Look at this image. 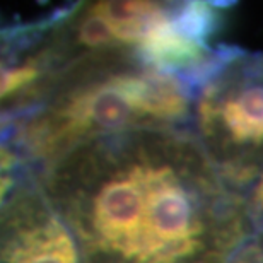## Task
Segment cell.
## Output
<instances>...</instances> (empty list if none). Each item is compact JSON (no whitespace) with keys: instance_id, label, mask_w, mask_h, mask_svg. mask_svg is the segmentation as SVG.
Instances as JSON below:
<instances>
[{"instance_id":"obj_1","label":"cell","mask_w":263,"mask_h":263,"mask_svg":"<svg viewBox=\"0 0 263 263\" xmlns=\"http://www.w3.org/2000/svg\"><path fill=\"white\" fill-rule=\"evenodd\" d=\"M33 173L84 263H229L253 234L188 128L104 137Z\"/></svg>"},{"instance_id":"obj_2","label":"cell","mask_w":263,"mask_h":263,"mask_svg":"<svg viewBox=\"0 0 263 263\" xmlns=\"http://www.w3.org/2000/svg\"><path fill=\"white\" fill-rule=\"evenodd\" d=\"M193 86L130 55L89 57L45 82L19 125L24 164L40 171L79 145L145 128H188Z\"/></svg>"},{"instance_id":"obj_3","label":"cell","mask_w":263,"mask_h":263,"mask_svg":"<svg viewBox=\"0 0 263 263\" xmlns=\"http://www.w3.org/2000/svg\"><path fill=\"white\" fill-rule=\"evenodd\" d=\"M222 4L188 0H98L65 9L50 43L60 67L101 55H130L186 79L192 86L222 51Z\"/></svg>"},{"instance_id":"obj_4","label":"cell","mask_w":263,"mask_h":263,"mask_svg":"<svg viewBox=\"0 0 263 263\" xmlns=\"http://www.w3.org/2000/svg\"><path fill=\"white\" fill-rule=\"evenodd\" d=\"M217 173L245 193L263 175V53L224 46L195 84L190 127Z\"/></svg>"},{"instance_id":"obj_5","label":"cell","mask_w":263,"mask_h":263,"mask_svg":"<svg viewBox=\"0 0 263 263\" xmlns=\"http://www.w3.org/2000/svg\"><path fill=\"white\" fill-rule=\"evenodd\" d=\"M0 263H84L68 226L28 167L0 209Z\"/></svg>"},{"instance_id":"obj_6","label":"cell","mask_w":263,"mask_h":263,"mask_svg":"<svg viewBox=\"0 0 263 263\" xmlns=\"http://www.w3.org/2000/svg\"><path fill=\"white\" fill-rule=\"evenodd\" d=\"M26 167L28 166L17 151L10 149L7 144H0V209L17 186Z\"/></svg>"},{"instance_id":"obj_7","label":"cell","mask_w":263,"mask_h":263,"mask_svg":"<svg viewBox=\"0 0 263 263\" xmlns=\"http://www.w3.org/2000/svg\"><path fill=\"white\" fill-rule=\"evenodd\" d=\"M245 197L251 226H253V233H263V175L246 192Z\"/></svg>"},{"instance_id":"obj_8","label":"cell","mask_w":263,"mask_h":263,"mask_svg":"<svg viewBox=\"0 0 263 263\" xmlns=\"http://www.w3.org/2000/svg\"><path fill=\"white\" fill-rule=\"evenodd\" d=\"M229 263H263V233H253Z\"/></svg>"}]
</instances>
